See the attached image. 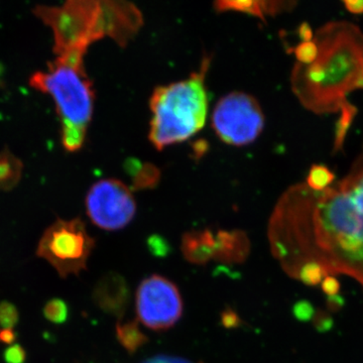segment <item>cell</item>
<instances>
[{"instance_id": "10", "label": "cell", "mask_w": 363, "mask_h": 363, "mask_svg": "<svg viewBox=\"0 0 363 363\" xmlns=\"http://www.w3.org/2000/svg\"><path fill=\"white\" fill-rule=\"evenodd\" d=\"M86 210L91 221L104 230L116 231L133 221L136 203L131 190L116 179L98 181L86 197Z\"/></svg>"}, {"instance_id": "18", "label": "cell", "mask_w": 363, "mask_h": 363, "mask_svg": "<svg viewBox=\"0 0 363 363\" xmlns=\"http://www.w3.org/2000/svg\"><path fill=\"white\" fill-rule=\"evenodd\" d=\"M18 322V312L11 303H0V327L2 329H13Z\"/></svg>"}, {"instance_id": "26", "label": "cell", "mask_w": 363, "mask_h": 363, "mask_svg": "<svg viewBox=\"0 0 363 363\" xmlns=\"http://www.w3.org/2000/svg\"><path fill=\"white\" fill-rule=\"evenodd\" d=\"M202 363V362H201Z\"/></svg>"}, {"instance_id": "25", "label": "cell", "mask_w": 363, "mask_h": 363, "mask_svg": "<svg viewBox=\"0 0 363 363\" xmlns=\"http://www.w3.org/2000/svg\"><path fill=\"white\" fill-rule=\"evenodd\" d=\"M300 38L302 39V42H309L314 38V33H313L311 28L306 23L300 28Z\"/></svg>"}, {"instance_id": "7", "label": "cell", "mask_w": 363, "mask_h": 363, "mask_svg": "<svg viewBox=\"0 0 363 363\" xmlns=\"http://www.w3.org/2000/svg\"><path fill=\"white\" fill-rule=\"evenodd\" d=\"M212 126L222 142L242 147L255 142L262 133L264 112L255 98L247 93L231 92L215 106Z\"/></svg>"}, {"instance_id": "24", "label": "cell", "mask_w": 363, "mask_h": 363, "mask_svg": "<svg viewBox=\"0 0 363 363\" xmlns=\"http://www.w3.org/2000/svg\"><path fill=\"white\" fill-rule=\"evenodd\" d=\"M16 333L13 329H1L0 330V342L11 345L16 340Z\"/></svg>"}, {"instance_id": "12", "label": "cell", "mask_w": 363, "mask_h": 363, "mask_svg": "<svg viewBox=\"0 0 363 363\" xmlns=\"http://www.w3.org/2000/svg\"><path fill=\"white\" fill-rule=\"evenodd\" d=\"M291 6L292 2L286 1H217L215 9L218 11H240L264 21L267 16H276Z\"/></svg>"}, {"instance_id": "11", "label": "cell", "mask_w": 363, "mask_h": 363, "mask_svg": "<svg viewBox=\"0 0 363 363\" xmlns=\"http://www.w3.org/2000/svg\"><path fill=\"white\" fill-rule=\"evenodd\" d=\"M93 300L107 315L123 320L130 300L128 281L117 272H107L97 281Z\"/></svg>"}, {"instance_id": "9", "label": "cell", "mask_w": 363, "mask_h": 363, "mask_svg": "<svg viewBox=\"0 0 363 363\" xmlns=\"http://www.w3.org/2000/svg\"><path fill=\"white\" fill-rule=\"evenodd\" d=\"M138 322L155 331L168 330L183 315V300L178 286L159 274L143 279L135 294Z\"/></svg>"}, {"instance_id": "21", "label": "cell", "mask_w": 363, "mask_h": 363, "mask_svg": "<svg viewBox=\"0 0 363 363\" xmlns=\"http://www.w3.org/2000/svg\"><path fill=\"white\" fill-rule=\"evenodd\" d=\"M143 363H192L185 358L169 357V355H157L149 359L145 360Z\"/></svg>"}, {"instance_id": "22", "label": "cell", "mask_w": 363, "mask_h": 363, "mask_svg": "<svg viewBox=\"0 0 363 363\" xmlns=\"http://www.w3.org/2000/svg\"><path fill=\"white\" fill-rule=\"evenodd\" d=\"M150 250L155 255H164L169 252L168 248L166 247L164 243H162L161 238L157 240V238H152V241H150Z\"/></svg>"}, {"instance_id": "20", "label": "cell", "mask_w": 363, "mask_h": 363, "mask_svg": "<svg viewBox=\"0 0 363 363\" xmlns=\"http://www.w3.org/2000/svg\"><path fill=\"white\" fill-rule=\"evenodd\" d=\"M4 359L6 363H25L26 353L20 344H13L4 350Z\"/></svg>"}, {"instance_id": "8", "label": "cell", "mask_w": 363, "mask_h": 363, "mask_svg": "<svg viewBox=\"0 0 363 363\" xmlns=\"http://www.w3.org/2000/svg\"><path fill=\"white\" fill-rule=\"evenodd\" d=\"M181 250L187 262L204 266L209 262L240 264L250 252V241L242 230H192L182 238Z\"/></svg>"}, {"instance_id": "5", "label": "cell", "mask_w": 363, "mask_h": 363, "mask_svg": "<svg viewBox=\"0 0 363 363\" xmlns=\"http://www.w3.org/2000/svg\"><path fill=\"white\" fill-rule=\"evenodd\" d=\"M83 59L75 55L57 57L47 71L37 72L30 79L32 87L55 100L62 121V143L71 152L84 145L94 105V91Z\"/></svg>"}, {"instance_id": "17", "label": "cell", "mask_w": 363, "mask_h": 363, "mask_svg": "<svg viewBox=\"0 0 363 363\" xmlns=\"http://www.w3.org/2000/svg\"><path fill=\"white\" fill-rule=\"evenodd\" d=\"M44 315L51 323H65L69 317L68 305L62 298H52L45 305Z\"/></svg>"}, {"instance_id": "19", "label": "cell", "mask_w": 363, "mask_h": 363, "mask_svg": "<svg viewBox=\"0 0 363 363\" xmlns=\"http://www.w3.org/2000/svg\"><path fill=\"white\" fill-rule=\"evenodd\" d=\"M295 55L297 57L298 64L309 65L317 58L318 48L314 40L302 42L295 49Z\"/></svg>"}, {"instance_id": "16", "label": "cell", "mask_w": 363, "mask_h": 363, "mask_svg": "<svg viewBox=\"0 0 363 363\" xmlns=\"http://www.w3.org/2000/svg\"><path fill=\"white\" fill-rule=\"evenodd\" d=\"M130 173L133 177V188L136 190L152 188L160 180L159 169L150 164H138V169H131Z\"/></svg>"}, {"instance_id": "2", "label": "cell", "mask_w": 363, "mask_h": 363, "mask_svg": "<svg viewBox=\"0 0 363 363\" xmlns=\"http://www.w3.org/2000/svg\"><path fill=\"white\" fill-rule=\"evenodd\" d=\"M313 40L317 58L309 65L296 64L291 83L296 96L309 111L342 112L335 138V149H340L355 116V108L346 97L363 89V33L353 23L334 21L320 28Z\"/></svg>"}, {"instance_id": "15", "label": "cell", "mask_w": 363, "mask_h": 363, "mask_svg": "<svg viewBox=\"0 0 363 363\" xmlns=\"http://www.w3.org/2000/svg\"><path fill=\"white\" fill-rule=\"evenodd\" d=\"M335 182V175L323 164H314L307 176L305 183L312 190L322 191L330 187Z\"/></svg>"}, {"instance_id": "1", "label": "cell", "mask_w": 363, "mask_h": 363, "mask_svg": "<svg viewBox=\"0 0 363 363\" xmlns=\"http://www.w3.org/2000/svg\"><path fill=\"white\" fill-rule=\"evenodd\" d=\"M272 257L292 279L318 285L345 276L363 289V150L330 187L291 186L267 224Z\"/></svg>"}, {"instance_id": "6", "label": "cell", "mask_w": 363, "mask_h": 363, "mask_svg": "<svg viewBox=\"0 0 363 363\" xmlns=\"http://www.w3.org/2000/svg\"><path fill=\"white\" fill-rule=\"evenodd\" d=\"M94 247L95 240L86 230L84 222L79 218L59 219L45 231L37 252L62 278H67L86 269Z\"/></svg>"}, {"instance_id": "4", "label": "cell", "mask_w": 363, "mask_h": 363, "mask_svg": "<svg viewBox=\"0 0 363 363\" xmlns=\"http://www.w3.org/2000/svg\"><path fill=\"white\" fill-rule=\"evenodd\" d=\"M209 59L186 80L161 86L150 97V140L156 149L185 142L202 130L208 114L205 78Z\"/></svg>"}, {"instance_id": "13", "label": "cell", "mask_w": 363, "mask_h": 363, "mask_svg": "<svg viewBox=\"0 0 363 363\" xmlns=\"http://www.w3.org/2000/svg\"><path fill=\"white\" fill-rule=\"evenodd\" d=\"M23 164L13 152H0V190L9 191L18 185L23 175Z\"/></svg>"}, {"instance_id": "23", "label": "cell", "mask_w": 363, "mask_h": 363, "mask_svg": "<svg viewBox=\"0 0 363 363\" xmlns=\"http://www.w3.org/2000/svg\"><path fill=\"white\" fill-rule=\"evenodd\" d=\"M344 6L347 9L350 13L353 14H362L363 13V0H357V1H344Z\"/></svg>"}, {"instance_id": "14", "label": "cell", "mask_w": 363, "mask_h": 363, "mask_svg": "<svg viewBox=\"0 0 363 363\" xmlns=\"http://www.w3.org/2000/svg\"><path fill=\"white\" fill-rule=\"evenodd\" d=\"M116 337L124 350L131 354L149 341L147 336L140 330V322L138 319L128 322H119L116 325Z\"/></svg>"}, {"instance_id": "3", "label": "cell", "mask_w": 363, "mask_h": 363, "mask_svg": "<svg viewBox=\"0 0 363 363\" xmlns=\"http://www.w3.org/2000/svg\"><path fill=\"white\" fill-rule=\"evenodd\" d=\"M33 13L52 28L57 57H84L91 44L105 37L125 47L143 23L140 9L126 1L71 0L35 7Z\"/></svg>"}]
</instances>
